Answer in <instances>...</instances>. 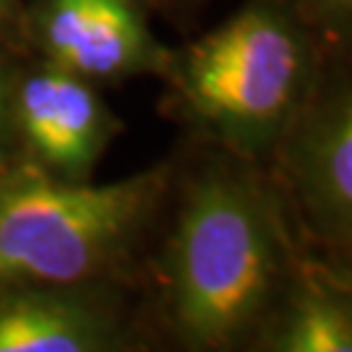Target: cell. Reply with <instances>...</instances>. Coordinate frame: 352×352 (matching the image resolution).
<instances>
[{
    "label": "cell",
    "instance_id": "1",
    "mask_svg": "<svg viewBox=\"0 0 352 352\" xmlns=\"http://www.w3.org/2000/svg\"><path fill=\"white\" fill-rule=\"evenodd\" d=\"M277 209L258 180L214 167L190 183L167 248V311L180 340L217 350L245 337L282 269Z\"/></svg>",
    "mask_w": 352,
    "mask_h": 352
},
{
    "label": "cell",
    "instance_id": "2",
    "mask_svg": "<svg viewBox=\"0 0 352 352\" xmlns=\"http://www.w3.org/2000/svg\"><path fill=\"white\" fill-rule=\"evenodd\" d=\"M160 170L118 183L21 170L0 177V289L74 287L128 248L154 204Z\"/></svg>",
    "mask_w": 352,
    "mask_h": 352
},
{
    "label": "cell",
    "instance_id": "3",
    "mask_svg": "<svg viewBox=\"0 0 352 352\" xmlns=\"http://www.w3.org/2000/svg\"><path fill=\"white\" fill-rule=\"evenodd\" d=\"M308 45L287 11L253 3L196 45L177 68L180 100L201 126L238 151L272 146L298 113Z\"/></svg>",
    "mask_w": 352,
    "mask_h": 352
},
{
    "label": "cell",
    "instance_id": "4",
    "mask_svg": "<svg viewBox=\"0 0 352 352\" xmlns=\"http://www.w3.org/2000/svg\"><path fill=\"white\" fill-rule=\"evenodd\" d=\"M39 42L50 65L81 78H120L162 60L136 0H42Z\"/></svg>",
    "mask_w": 352,
    "mask_h": 352
},
{
    "label": "cell",
    "instance_id": "5",
    "mask_svg": "<svg viewBox=\"0 0 352 352\" xmlns=\"http://www.w3.org/2000/svg\"><path fill=\"white\" fill-rule=\"evenodd\" d=\"M287 173L292 190L316 232L350 238L352 225V104L347 89L289 118Z\"/></svg>",
    "mask_w": 352,
    "mask_h": 352
},
{
    "label": "cell",
    "instance_id": "6",
    "mask_svg": "<svg viewBox=\"0 0 352 352\" xmlns=\"http://www.w3.org/2000/svg\"><path fill=\"white\" fill-rule=\"evenodd\" d=\"M16 120L29 149L68 180L87 177L113 133L110 113L87 78L55 65L24 78Z\"/></svg>",
    "mask_w": 352,
    "mask_h": 352
},
{
    "label": "cell",
    "instance_id": "7",
    "mask_svg": "<svg viewBox=\"0 0 352 352\" xmlns=\"http://www.w3.org/2000/svg\"><path fill=\"white\" fill-rule=\"evenodd\" d=\"M113 344L110 318L68 287L0 289V352H97Z\"/></svg>",
    "mask_w": 352,
    "mask_h": 352
},
{
    "label": "cell",
    "instance_id": "8",
    "mask_svg": "<svg viewBox=\"0 0 352 352\" xmlns=\"http://www.w3.org/2000/svg\"><path fill=\"white\" fill-rule=\"evenodd\" d=\"M272 342L279 352H350V311L329 289H302L292 300Z\"/></svg>",
    "mask_w": 352,
    "mask_h": 352
},
{
    "label": "cell",
    "instance_id": "9",
    "mask_svg": "<svg viewBox=\"0 0 352 352\" xmlns=\"http://www.w3.org/2000/svg\"><path fill=\"white\" fill-rule=\"evenodd\" d=\"M308 3L327 19L329 24L342 26L347 24V19H350L352 0H308Z\"/></svg>",
    "mask_w": 352,
    "mask_h": 352
},
{
    "label": "cell",
    "instance_id": "10",
    "mask_svg": "<svg viewBox=\"0 0 352 352\" xmlns=\"http://www.w3.org/2000/svg\"><path fill=\"white\" fill-rule=\"evenodd\" d=\"M13 6H16V0H0V24L13 13Z\"/></svg>",
    "mask_w": 352,
    "mask_h": 352
},
{
    "label": "cell",
    "instance_id": "11",
    "mask_svg": "<svg viewBox=\"0 0 352 352\" xmlns=\"http://www.w3.org/2000/svg\"><path fill=\"white\" fill-rule=\"evenodd\" d=\"M3 102H6V87H3V78H0V123H3Z\"/></svg>",
    "mask_w": 352,
    "mask_h": 352
}]
</instances>
